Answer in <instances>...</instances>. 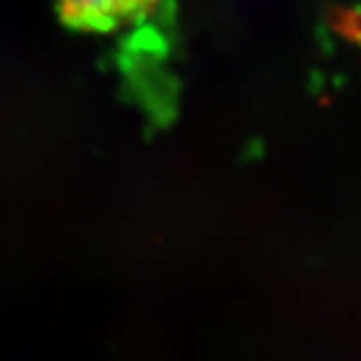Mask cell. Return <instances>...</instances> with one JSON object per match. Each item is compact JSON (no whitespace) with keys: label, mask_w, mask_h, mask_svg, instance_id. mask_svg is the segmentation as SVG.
<instances>
[{"label":"cell","mask_w":361,"mask_h":361,"mask_svg":"<svg viewBox=\"0 0 361 361\" xmlns=\"http://www.w3.org/2000/svg\"><path fill=\"white\" fill-rule=\"evenodd\" d=\"M163 0H54L66 25L92 35H115L145 25Z\"/></svg>","instance_id":"obj_1"}]
</instances>
